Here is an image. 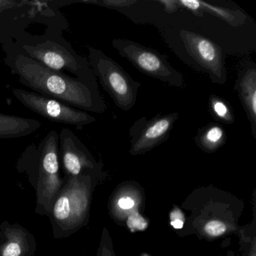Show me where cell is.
Segmentation results:
<instances>
[{
    "label": "cell",
    "instance_id": "cell-5",
    "mask_svg": "<svg viewBox=\"0 0 256 256\" xmlns=\"http://www.w3.org/2000/svg\"><path fill=\"white\" fill-rule=\"evenodd\" d=\"M59 136L52 131L34 150L36 160L37 188L38 202L46 204L59 192L62 185L60 178Z\"/></svg>",
    "mask_w": 256,
    "mask_h": 256
},
{
    "label": "cell",
    "instance_id": "cell-10",
    "mask_svg": "<svg viewBox=\"0 0 256 256\" xmlns=\"http://www.w3.org/2000/svg\"><path fill=\"white\" fill-rule=\"evenodd\" d=\"M59 140L64 169L70 178L78 176L85 167L91 166L88 150L78 138L68 128H62Z\"/></svg>",
    "mask_w": 256,
    "mask_h": 256
},
{
    "label": "cell",
    "instance_id": "cell-4",
    "mask_svg": "<svg viewBox=\"0 0 256 256\" xmlns=\"http://www.w3.org/2000/svg\"><path fill=\"white\" fill-rule=\"evenodd\" d=\"M24 50L28 58L40 62L48 68L59 72L66 70L76 74L80 80L98 91L96 79L90 66L88 60L80 58L72 50L52 42L37 46H24Z\"/></svg>",
    "mask_w": 256,
    "mask_h": 256
},
{
    "label": "cell",
    "instance_id": "cell-11",
    "mask_svg": "<svg viewBox=\"0 0 256 256\" xmlns=\"http://www.w3.org/2000/svg\"><path fill=\"white\" fill-rule=\"evenodd\" d=\"M241 104L251 126L252 134L256 138V67L253 62H245L238 74L234 86Z\"/></svg>",
    "mask_w": 256,
    "mask_h": 256
},
{
    "label": "cell",
    "instance_id": "cell-6",
    "mask_svg": "<svg viewBox=\"0 0 256 256\" xmlns=\"http://www.w3.org/2000/svg\"><path fill=\"white\" fill-rule=\"evenodd\" d=\"M180 36L190 56L209 76L212 83L224 84L227 71L221 48L210 38L192 31H180Z\"/></svg>",
    "mask_w": 256,
    "mask_h": 256
},
{
    "label": "cell",
    "instance_id": "cell-24",
    "mask_svg": "<svg viewBox=\"0 0 256 256\" xmlns=\"http://www.w3.org/2000/svg\"><path fill=\"white\" fill-rule=\"evenodd\" d=\"M17 2L14 1H7V0H0V12L8 8H13Z\"/></svg>",
    "mask_w": 256,
    "mask_h": 256
},
{
    "label": "cell",
    "instance_id": "cell-9",
    "mask_svg": "<svg viewBox=\"0 0 256 256\" xmlns=\"http://www.w3.org/2000/svg\"><path fill=\"white\" fill-rule=\"evenodd\" d=\"M78 186V176H70L68 184L54 204V220L64 229L68 230L77 226L84 215L88 198Z\"/></svg>",
    "mask_w": 256,
    "mask_h": 256
},
{
    "label": "cell",
    "instance_id": "cell-12",
    "mask_svg": "<svg viewBox=\"0 0 256 256\" xmlns=\"http://www.w3.org/2000/svg\"><path fill=\"white\" fill-rule=\"evenodd\" d=\"M41 126L37 120L0 114V138H16L32 134Z\"/></svg>",
    "mask_w": 256,
    "mask_h": 256
},
{
    "label": "cell",
    "instance_id": "cell-20",
    "mask_svg": "<svg viewBox=\"0 0 256 256\" xmlns=\"http://www.w3.org/2000/svg\"><path fill=\"white\" fill-rule=\"evenodd\" d=\"M178 5L179 7L190 10L196 16H203V12L200 10V1L198 0H178Z\"/></svg>",
    "mask_w": 256,
    "mask_h": 256
},
{
    "label": "cell",
    "instance_id": "cell-21",
    "mask_svg": "<svg viewBox=\"0 0 256 256\" xmlns=\"http://www.w3.org/2000/svg\"><path fill=\"white\" fill-rule=\"evenodd\" d=\"M170 224L175 229H181L185 222V217L180 210L175 209L170 216Z\"/></svg>",
    "mask_w": 256,
    "mask_h": 256
},
{
    "label": "cell",
    "instance_id": "cell-23",
    "mask_svg": "<svg viewBox=\"0 0 256 256\" xmlns=\"http://www.w3.org/2000/svg\"><path fill=\"white\" fill-rule=\"evenodd\" d=\"M134 204V200L131 197H122L118 200V206L122 210L132 209Z\"/></svg>",
    "mask_w": 256,
    "mask_h": 256
},
{
    "label": "cell",
    "instance_id": "cell-3",
    "mask_svg": "<svg viewBox=\"0 0 256 256\" xmlns=\"http://www.w3.org/2000/svg\"><path fill=\"white\" fill-rule=\"evenodd\" d=\"M112 44L122 58L143 74L175 88L185 86L182 74L170 65L166 56L156 50L122 38H115Z\"/></svg>",
    "mask_w": 256,
    "mask_h": 256
},
{
    "label": "cell",
    "instance_id": "cell-2",
    "mask_svg": "<svg viewBox=\"0 0 256 256\" xmlns=\"http://www.w3.org/2000/svg\"><path fill=\"white\" fill-rule=\"evenodd\" d=\"M88 62L96 78L121 110L128 112L136 106L140 84L134 80L116 61L102 50L90 48Z\"/></svg>",
    "mask_w": 256,
    "mask_h": 256
},
{
    "label": "cell",
    "instance_id": "cell-8",
    "mask_svg": "<svg viewBox=\"0 0 256 256\" xmlns=\"http://www.w3.org/2000/svg\"><path fill=\"white\" fill-rule=\"evenodd\" d=\"M178 119L179 114L174 112L158 114L150 119L142 118L134 121L128 132L130 154H144L164 143L168 139Z\"/></svg>",
    "mask_w": 256,
    "mask_h": 256
},
{
    "label": "cell",
    "instance_id": "cell-14",
    "mask_svg": "<svg viewBox=\"0 0 256 256\" xmlns=\"http://www.w3.org/2000/svg\"><path fill=\"white\" fill-rule=\"evenodd\" d=\"M25 232L13 230L0 244V256H25L29 250Z\"/></svg>",
    "mask_w": 256,
    "mask_h": 256
},
{
    "label": "cell",
    "instance_id": "cell-17",
    "mask_svg": "<svg viewBox=\"0 0 256 256\" xmlns=\"http://www.w3.org/2000/svg\"><path fill=\"white\" fill-rule=\"evenodd\" d=\"M83 2L115 8L130 6L136 4V1L134 0H102V1H83Z\"/></svg>",
    "mask_w": 256,
    "mask_h": 256
},
{
    "label": "cell",
    "instance_id": "cell-13",
    "mask_svg": "<svg viewBox=\"0 0 256 256\" xmlns=\"http://www.w3.org/2000/svg\"><path fill=\"white\" fill-rule=\"evenodd\" d=\"M227 140L226 131L218 124H211L200 128L194 138L196 144L204 150L216 151Z\"/></svg>",
    "mask_w": 256,
    "mask_h": 256
},
{
    "label": "cell",
    "instance_id": "cell-15",
    "mask_svg": "<svg viewBox=\"0 0 256 256\" xmlns=\"http://www.w3.org/2000/svg\"><path fill=\"white\" fill-rule=\"evenodd\" d=\"M200 10L202 12L209 13L221 19L223 22H226L228 24L234 28H240L244 25L246 20V16L245 13L240 10L217 6L212 5L208 2H202V1H200Z\"/></svg>",
    "mask_w": 256,
    "mask_h": 256
},
{
    "label": "cell",
    "instance_id": "cell-19",
    "mask_svg": "<svg viewBox=\"0 0 256 256\" xmlns=\"http://www.w3.org/2000/svg\"><path fill=\"white\" fill-rule=\"evenodd\" d=\"M127 224L132 232L143 230L148 228V222L138 212L132 214L128 216Z\"/></svg>",
    "mask_w": 256,
    "mask_h": 256
},
{
    "label": "cell",
    "instance_id": "cell-18",
    "mask_svg": "<svg viewBox=\"0 0 256 256\" xmlns=\"http://www.w3.org/2000/svg\"><path fill=\"white\" fill-rule=\"evenodd\" d=\"M227 230L226 224L218 220H212L208 222L204 226V230L209 236H218L224 233Z\"/></svg>",
    "mask_w": 256,
    "mask_h": 256
},
{
    "label": "cell",
    "instance_id": "cell-7",
    "mask_svg": "<svg viewBox=\"0 0 256 256\" xmlns=\"http://www.w3.org/2000/svg\"><path fill=\"white\" fill-rule=\"evenodd\" d=\"M12 92L16 98L30 110L53 122L83 126L96 120L86 112L54 98L22 89H14Z\"/></svg>",
    "mask_w": 256,
    "mask_h": 256
},
{
    "label": "cell",
    "instance_id": "cell-16",
    "mask_svg": "<svg viewBox=\"0 0 256 256\" xmlns=\"http://www.w3.org/2000/svg\"><path fill=\"white\" fill-rule=\"evenodd\" d=\"M209 109L212 116L218 122L230 125L234 122V115L230 106L222 98L216 96L209 98Z\"/></svg>",
    "mask_w": 256,
    "mask_h": 256
},
{
    "label": "cell",
    "instance_id": "cell-22",
    "mask_svg": "<svg viewBox=\"0 0 256 256\" xmlns=\"http://www.w3.org/2000/svg\"><path fill=\"white\" fill-rule=\"evenodd\" d=\"M158 2L162 4L166 11L169 13L174 12L180 8L178 0H161V1H158Z\"/></svg>",
    "mask_w": 256,
    "mask_h": 256
},
{
    "label": "cell",
    "instance_id": "cell-1",
    "mask_svg": "<svg viewBox=\"0 0 256 256\" xmlns=\"http://www.w3.org/2000/svg\"><path fill=\"white\" fill-rule=\"evenodd\" d=\"M12 67L20 82L40 95L95 113H103L107 109L98 91L82 80L54 71L26 55H18Z\"/></svg>",
    "mask_w": 256,
    "mask_h": 256
}]
</instances>
